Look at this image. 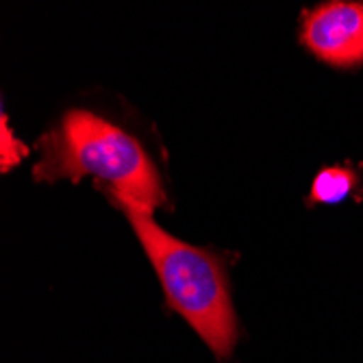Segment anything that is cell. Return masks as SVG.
<instances>
[{
	"label": "cell",
	"mask_w": 363,
	"mask_h": 363,
	"mask_svg": "<svg viewBox=\"0 0 363 363\" xmlns=\"http://www.w3.org/2000/svg\"><path fill=\"white\" fill-rule=\"evenodd\" d=\"M103 191L133 224L166 291L168 307L187 320L218 361L228 359L238 344V318L230 303L224 261L205 248H196L166 233L152 220L150 209L109 189Z\"/></svg>",
	"instance_id": "cell-1"
},
{
	"label": "cell",
	"mask_w": 363,
	"mask_h": 363,
	"mask_svg": "<svg viewBox=\"0 0 363 363\" xmlns=\"http://www.w3.org/2000/svg\"><path fill=\"white\" fill-rule=\"evenodd\" d=\"M38 146L42 157L33 168L38 181L70 179L79 183L83 177H94L98 187L144 209L155 211V207L166 203L159 172L140 142L91 111H68Z\"/></svg>",
	"instance_id": "cell-2"
},
{
	"label": "cell",
	"mask_w": 363,
	"mask_h": 363,
	"mask_svg": "<svg viewBox=\"0 0 363 363\" xmlns=\"http://www.w3.org/2000/svg\"><path fill=\"white\" fill-rule=\"evenodd\" d=\"M301 42L320 61L335 68L363 63V3L328 0L303 13Z\"/></svg>",
	"instance_id": "cell-3"
},
{
	"label": "cell",
	"mask_w": 363,
	"mask_h": 363,
	"mask_svg": "<svg viewBox=\"0 0 363 363\" xmlns=\"http://www.w3.org/2000/svg\"><path fill=\"white\" fill-rule=\"evenodd\" d=\"M357 185H359V174L354 170L342 166L324 168L313 179L309 191V205H318V203L337 205L346 201L350 194H354Z\"/></svg>",
	"instance_id": "cell-4"
},
{
	"label": "cell",
	"mask_w": 363,
	"mask_h": 363,
	"mask_svg": "<svg viewBox=\"0 0 363 363\" xmlns=\"http://www.w3.org/2000/svg\"><path fill=\"white\" fill-rule=\"evenodd\" d=\"M0 146H3L0 148V170L3 172H9L11 168H16L22 161V157L28 155V146H24L9 128L7 113H3V118H0Z\"/></svg>",
	"instance_id": "cell-5"
}]
</instances>
